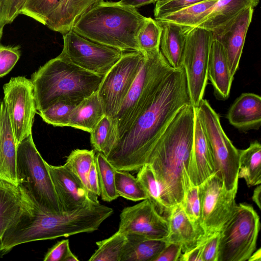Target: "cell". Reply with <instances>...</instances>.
Instances as JSON below:
<instances>
[{"label":"cell","instance_id":"cell-1","mask_svg":"<svg viewBox=\"0 0 261 261\" xmlns=\"http://www.w3.org/2000/svg\"><path fill=\"white\" fill-rule=\"evenodd\" d=\"M191 104L183 67L173 69L131 127L106 156L117 170L137 171L145 164L168 125L184 106Z\"/></svg>","mask_w":261,"mask_h":261},{"label":"cell","instance_id":"cell-2","mask_svg":"<svg viewBox=\"0 0 261 261\" xmlns=\"http://www.w3.org/2000/svg\"><path fill=\"white\" fill-rule=\"evenodd\" d=\"M195 108L191 104L176 114L153 149L147 162L152 168L171 207L181 202L192 184L188 168L192 150Z\"/></svg>","mask_w":261,"mask_h":261},{"label":"cell","instance_id":"cell-3","mask_svg":"<svg viewBox=\"0 0 261 261\" xmlns=\"http://www.w3.org/2000/svg\"><path fill=\"white\" fill-rule=\"evenodd\" d=\"M147 19L135 8L102 1L83 13L72 29L88 39L123 51L140 50L137 37Z\"/></svg>","mask_w":261,"mask_h":261},{"label":"cell","instance_id":"cell-4","mask_svg":"<svg viewBox=\"0 0 261 261\" xmlns=\"http://www.w3.org/2000/svg\"><path fill=\"white\" fill-rule=\"evenodd\" d=\"M103 76L87 71L59 55L32 75L37 111L61 100H82L98 91Z\"/></svg>","mask_w":261,"mask_h":261},{"label":"cell","instance_id":"cell-5","mask_svg":"<svg viewBox=\"0 0 261 261\" xmlns=\"http://www.w3.org/2000/svg\"><path fill=\"white\" fill-rule=\"evenodd\" d=\"M46 163L37 149L32 134L17 145L16 176L18 185L25 189L40 210L48 213H61L64 211Z\"/></svg>","mask_w":261,"mask_h":261},{"label":"cell","instance_id":"cell-6","mask_svg":"<svg viewBox=\"0 0 261 261\" xmlns=\"http://www.w3.org/2000/svg\"><path fill=\"white\" fill-rule=\"evenodd\" d=\"M144 53V62L115 118L117 140L129 129L153 97L164 79L175 69L169 65L160 49Z\"/></svg>","mask_w":261,"mask_h":261},{"label":"cell","instance_id":"cell-7","mask_svg":"<svg viewBox=\"0 0 261 261\" xmlns=\"http://www.w3.org/2000/svg\"><path fill=\"white\" fill-rule=\"evenodd\" d=\"M195 113L209 145L215 172L228 191L238 190L239 150L234 147L221 126L218 114L203 98Z\"/></svg>","mask_w":261,"mask_h":261},{"label":"cell","instance_id":"cell-8","mask_svg":"<svg viewBox=\"0 0 261 261\" xmlns=\"http://www.w3.org/2000/svg\"><path fill=\"white\" fill-rule=\"evenodd\" d=\"M259 217L249 204L240 203L220 230L217 261H246L256 250Z\"/></svg>","mask_w":261,"mask_h":261},{"label":"cell","instance_id":"cell-9","mask_svg":"<svg viewBox=\"0 0 261 261\" xmlns=\"http://www.w3.org/2000/svg\"><path fill=\"white\" fill-rule=\"evenodd\" d=\"M144 60L141 50L124 51L104 75L97 93L105 115L115 119Z\"/></svg>","mask_w":261,"mask_h":261},{"label":"cell","instance_id":"cell-10","mask_svg":"<svg viewBox=\"0 0 261 261\" xmlns=\"http://www.w3.org/2000/svg\"><path fill=\"white\" fill-rule=\"evenodd\" d=\"M213 33L195 27L187 33L182 58L191 104L197 107L207 83L209 54Z\"/></svg>","mask_w":261,"mask_h":261},{"label":"cell","instance_id":"cell-11","mask_svg":"<svg viewBox=\"0 0 261 261\" xmlns=\"http://www.w3.org/2000/svg\"><path fill=\"white\" fill-rule=\"evenodd\" d=\"M64 45L60 54L73 64L104 76L124 51L88 39L72 29L63 34Z\"/></svg>","mask_w":261,"mask_h":261},{"label":"cell","instance_id":"cell-12","mask_svg":"<svg viewBox=\"0 0 261 261\" xmlns=\"http://www.w3.org/2000/svg\"><path fill=\"white\" fill-rule=\"evenodd\" d=\"M198 186L204 234L219 231L236 208L238 190H226L222 178L216 173Z\"/></svg>","mask_w":261,"mask_h":261},{"label":"cell","instance_id":"cell-13","mask_svg":"<svg viewBox=\"0 0 261 261\" xmlns=\"http://www.w3.org/2000/svg\"><path fill=\"white\" fill-rule=\"evenodd\" d=\"M4 101L6 106L17 145L32 134L37 113L33 86L24 76L11 77L3 86Z\"/></svg>","mask_w":261,"mask_h":261},{"label":"cell","instance_id":"cell-14","mask_svg":"<svg viewBox=\"0 0 261 261\" xmlns=\"http://www.w3.org/2000/svg\"><path fill=\"white\" fill-rule=\"evenodd\" d=\"M118 231L135 233L150 239L164 240L169 233L166 218L148 199L124 208L120 215Z\"/></svg>","mask_w":261,"mask_h":261},{"label":"cell","instance_id":"cell-15","mask_svg":"<svg viewBox=\"0 0 261 261\" xmlns=\"http://www.w3.org/2000/svg\"><path fill=\"white\" fill-rule=\"evenodd\" d=\"M46 165L63 211L96 203L91 200L81 181L64 165L54 166L46 162Z\"/></svg>","mask_w":261,"mask_h":261},{"label":"cell","instance_id":"cell-16","mask_svg":"<svg viewBox=\"0 0 261 261\" xmlns=\"http://www.w3.org/2000/svg\"><path fill=\"white\" fill-rule=\"evenodd\" d=\"M253 11V7L247 8L220 32L213 34V36L220 42L224 48L232 77L239 68Z\"/></svg>","mask_w":261,"mask_h":261},{"label":"cell","instance_id":"cell-17","mask_svg":"<svg viewBox=\"0 0 261 261\" xmlns=\"http://www.w3.org/2000/svg\"><path fill=\"white\" fill-rule=\"evenodd\" d=\"M215 172L213 156L195 113L193 147L188 168V176L192 185L198 186Z\"/></svg>","mask_w":261,"mask_h":261},{"label":"cell","instance_id":"cell-18","mask_svg":"<svg viewBox=\"0 0 261 261\" xmlns=\"http://www.w3.org/2000/svg\"><path fill=\"white\" fill-rule=\"evenodd\" d=\"M17 144L6 106H0V181L18 187L16 176Z\"/></svg>","mask_w":261,"mask_h":261},{"label":"cell","instance_id":"cell-19","mask_svg":"<svg viewBox=\"0 0 261 261\" xmlns=\"http://www.w3.org/2000/svg\"><path fill=\"white\" fill-rule=\"evenodd\" d=\"M207 79L218 98L225 100L229 97L233 77L230 74L224 48L213 36L210 50Z\"/></svg>","mask_w":261,"mask_h":261},{"label":"cell","instance_id":"cell-20","mask_svg":"<svg viewBox=\"0 0 261 261\" xmlns=\"http://www.w3.org/2000/svg\"><path fill=\"white\" fill-rule=\"evenodd\" d=\"M226 117L232 126L243 130L257 129L261 122V97L252 93L242 94L230 107Z\"/></svg>","mask_w":261,"mask_h":261},{"label":"cell","instance_id":"cell-21","mask_svg":"<svg viewBox=\"0 0 261 261\" xmlns=\"http://www.w3.org/2000/svg\"><path fill=\"white\" fill-rule=\"evenodd\" d=\"M29 198L28 192L21 185L16 187L2 181L0 186V240L7 228L25 210Z\"/></svg>","mask_w":261,"mask_h":261},{"label":"cell","instance_id":"cell-22","mask_svg":"<svg viewBox=\"0 0 261 261\" xmlns=\"http://www.w3.org/2000/svg\"><path fill=\"white\" fill-rule=\"evenodd\" d=\"M167 220L169 233L164 240L180 245L182 253L195 247L203 238L197 232L180 203L172 207Z\"/></svg>","mask_w":261,"mask_h":261},{"label":"cell","instance_id":"cell-23","mask_svg":"<svg viewBox=\"0 0 261 261\" xmlns=\"http://www.w3.org/2000/svg\"><path fill=\"white\" fill-rule=\"evenodd\" d=\"M259 0H217L204 20L197 27L216 34L249 7L257 6Z\"/></svg>","mask_w":261,"mask_h":261},{"label":"cell","instance_id":"cell-24","mask_svg":"<svg viewBox=\"0 0 261 261\" xmlns=\"http://www.w3.org/2000/svg\"><path fill=\"white\" fill-rule=\"evenodd\" d=\"M158 22L162 28L160 51L171 67L180 68L182 67L186 35L193 28L170 22Z\"/></svg>","mask_w":261,"mask_h":261},{"label":"cell","instance_id":"cell-25","mask_svg":"<svg viewBox=\"0 0 261 261\" xmlns=\"http://www.w3.org/2000/svg\"><path fill=\"white\" fill-rule=\"evenodd\" d=\"M103 0H62L49 16L45 25L49 29L64 34L71 29L85 12Z\"/></svg>","mask_w":261,"mask_h":261},{"label":"cell","instance_id":"cell-26","mask_svg":"<svg viewBox=\"0 0 261 261\" xmlns=\"http://www.w3.org/2000/svg\"><path fill=\"white\" fill-rule=\"evenodd\" d=\"M105 115L97 91L83 99L71 112L67 126L91 133Z\"/></svg>","mask_w":261,"mask_h":261},{"label":"cell","instance_id":"cell-27","mask_svg":"<svg viewBox=\"0 0 261 261\" xmlns=\"http://www.w3.org/2000/svg\"><path fill=\"white\" fill-rule=\"evenodd\" d=\"M126 234L121 261H154L167 245L164 240L150 239L135 233Z\"/></svg>","mask_w":261,"mask_h":261},{"label":"cell","instance_id":"cell-28","mask_svg":"<svg viewBox=\"0 0 261 261\" xmlns=\"http://www.w3.org/2000/svg\"><path fill=\"white\" fill-rule=\"evenodd\" d=\"M238 178H244L248 187L261 184V145L257 141L239 150Z\"/></svg>","mask_w":261,"mask_h":261},{"label":"cell","instance_id":"cell-29","mask_svg":"<svg viewBox=\"0 0 261 261\" xmlns=\"http://www.w3.org/2000/svg\"><path fill=\"white\" fill-rule=\"evenodd\" d=\"M217 0H207L197 3L155 19L190 28L197 27L212 10Z\"/></svg>","mask_w":261,"mask_h":261},{"label":"cell","instance_id":"cell-30","mask_svg":"<svg viewBox=\"0 0 261 261\" xmlns=\"http://www.w3.org/2000/svg\"><path fill=\"white\" fill-rule=\"evenodd\" d=\"M137 179L144 190L147 199L158 212L167 219L172 207L165 202L161 187L149 164H145L138 171Z\"/></svg>","mask_w":261,"mask_h":261},{"label":"cell","instance_id":"cell-31","mask_svg":"<svg viewBox=\"0 0 261 261\" xmlns=\"http://www.w3.org/2000/svg\"><path fill=\"white\" fill-rule=\"evenodd\" d=\"M95 156L93 150L74 149L67 158L64 165L81 181L91 200L98 203V196L92 193L88 184V175Z\"/></svg>","mask_w":261,"mask_h":261},{"label":"cell","instance_id":"cell-32","mask_svg":"<svg viewBox=\"0 0 261 261\" xmlns=\"http://www.w3.org/2000/svg\"><path fill=\"white\" fill-rule=\"evenodd\" d=\"M118 139L117 126L115 119L104 117L90 133V142L95 150L105 156L109 153Z\"/></svg>","mask_w":261,"mask_h":261},{"label":"cell","instance_id":"cell-33","mask_svg":"<svg viewBox=\"0 0 261 261\" xmlns=\"http://www.w3.org/2000/svg\"><path fill=\"white\" fill-rule=\"evenodd\" d=\"M95 161L101 199L107 202L115 200L119 197L115 186L116 169L101 152L95 155Z\"/></svg>","mask_w":261,"mask_h":261},{"label":"cell","instance_id":"cell-34","mask_svg":"<svg viewBox=\"0 0 261 261\" xmlns=\"http://www.w3.org/2000/svg\"><path fill=\"white\" fill-rule=\"evenodd\" d=\"M126 242V234L117 231L109 238L96 243L97 249L89 260L121 261Z\"/></svg>","mask_w":261,"mask_h":261},{"label":"cell","instance_id":"cell-35","mask_svg":"<svg viewBox=\"0 0 261 261\" xmlns=\"http://www.w3.org/2000/svg\"><path fill=\"white\" fill-rule=\"evenodd\" d=\"M114 179L119 196L133 201L147 199L140 183L129 172L116 170Z\"/></svg>","mask_w":261,"mask_h":261},{"label":"cell","instance_id":"cell-36","mask_svg":"<svg viewBox=\"0 0 261 261\" xmlns=\"http://www.w3.org/2000/svg\"><path fill=\"white\" fill-rule=\"evenodd\" d=\"M81 101L72 99L59 101L36 113L48 124L54 126H67L71 112Z\"/></svg>","mask_w":261,"mask_h":261},{"label":"cell","instance_id":"cell-37","mask_svg":"<svg viewBox=\"0 0 261 261\" xmlns=\"http://www.w3.org/2000/svg\"><path fill=\"white\" fill-rule=\"evenodd\" d=\"M180 204L198 233L203 238L205 234L201 223V206L198 186L190 185L185 191Z\"/></svg>","mask_w":261,"mask_h":261},{"label":"cell","instance_id":"cell-38","mask_svg":"<svg viewBox=\"0 0 261 261\" xmlns=\"http://www.w3.org/2000/svg\"><path fill=\"white\" fill-rule=\"evenodd\" d=\"M162 28L159 22L150 17L139 31L137 41L140 50L148 52L160 49Z\"/></svg>","mask_w":261,"mask_h":261},{"label":"cell","instance_id":"cell-39","mask_svg":"<svg viewBox=\"0 0 261 261\" xmlns=\"http://www.w3.org/2000/svg\"><path fill=\"white\" fill-rule=\"evenodd\" d=\"M62 0H27L21 14L29 16L45 25L50 14L57 8Z\"/></svg>","mask_w":261,"mask_h":261},{"label":"cell","instance_id":"cell-40","mask_svg":"<svg viewBox=\"0 0 261 261\" xmlns=\"http://www.w3.org/2000/svg\"><path fill=\"white\" fill-rule=\"evenodd\" d=\"M27 0H0V21L1 25L12 22L20 14Z\"/></svg>","mask_w":261,"mask_h":261},{"label":"cell","instance_id":"cell-41","mask_svg":"<svg viewBox=\"0 0 261 261\" xmlns=\"http://www.w3.org/2000/svg\"><path fill=\"white\" fill-rule=\"evenodd\" d=\"M20 56L19 46L0 44V77L6 75L14 67Z\"/></svg>","mask_w":261,"mask_h":261},{"label":"cell","instance_id":"cell-42","mask_svg":"<svg viewBox=\"0 0 261 261\" xmlns=\"http://www.w3.org/2000/svg\"><path fill=\"white\" fill-rule=\"evenodd\" d=\"M220 231L205 235L201 239L202 261H217Z\"/></svg>","mask_w":261,"mask_h":261},{"label":"cell","instance_id":"cell-43","mask_svg":"<svg viewBox=\"0 0 261 261\" xmlns=\"http://www.w3.org/2000/svg\"><path fill=\"white\" fill-rule=\"evenodd\" d=\"M205 1L207 0H171L155 7L154 15L155 19H160L182 8Z\"/></svg>","mask_w":261,"mask_h":261},{"label":"cell","instance_id":"cell-44","mask_svg":"<svg viewBox=\"0 0 261 261\" xmlns=\"http://www.w3.org/2000/svg\"><path fill=\"white\" fill-rule=\"evenodd\" d=\"M70 250L69 240H62L57 242L48 250L43 260L44 261H64Z\"/></svg>","mask_w":261,"mask_h":261},{"label":"cell","instance_id":"cell-45","mask_svg":"<svg viewBox=\"0 0 261 261\" xmlns=\"http://www.w3.org/2000/svg\"><path fill=\"white\" fill-rule=\"evenodd\" d=\"M181 253L180 245L168 243L154 261H178Z\"/></svg>","mask_w":261,"mask_h":261},{"label":"cell","instance_id":"cell-46","mask_svg":"<svg viewBox=\"0 0 261 261\" xmlns=\"http://www.w3.org/2000/svg\"><path fill=\"white\" fill-rule=\"evenodd\" d=\"M202 244L201 240L192 249L181 253L179 260L180 261H202L201 257Z\"/></svg>","mask_w":261,"mask_h":261},{"label":"cell","instance_id":"cell-47","mask_svg":"<svg viewBox=\"0 0 261 261\" xmlns=\"http://www.w3.org/2000/svg\"><path fill=\"white\" fill-rule=\"evenodd\" d=\"M88 184L92 193L96 196H100L97 171L95 161H93L88 175Z\"/></svg>","mask_w":261,"mask_h":261},{"label":"cell","instance_id":"cell-48","mask_svg":"<svg viewBox=\"0 0 261 261\" xmlns=\"http://www.w3.org/2000/svg\"><path fill=\"white\" fill-rule=\"evenodd\" d=\"M157 0H120L118 3L123 6L137 8L141 6L156 3Z\"/></svg>","mask_w":261,"mask_h":261},{"label":"cell","instance_id":"cell-49","mask_svg":"<svg viewBox=\"0 0 261 261\" xmlns=\"http://www.w3.org/2000/svg\"><path fill=\"white\" fill-rule=\"evenodd\" d=\"M260 193H261V186L260 184L257 185V187L254 190L252 199V200L258 206V208L260 209Z\"/></svg>","mask_w":261,"mask_h":261},{"label":"cell","instance_id":"cell-50","mask_svg":"<svg viewBox=\"0 0 261 261\" xmlns=\"http://www.w3.org/2000/svg\"><path fill=\"white\" fill-rule=\"evenodd\" d=\"M248 261H260L261 260V249L259 248L257 250H255L251 255Z\"/></svg>","mask_w":261,"mask_h":261},{"label":"cell","instance_id":"cell-51","mask_svg":"<svg viewBox=\"0 0 261 261\" xmlns=\"http://www.w3.org/2000/svg\"><path fill=\"white\" fill-rule=\"evenodd\" d=\"M64 261H79L77 257L71 252V250L68 252Z\"/></svg>","mask_w":261,"mask_h":261},{"label":"cell","instance_id":"cell-52","mask_svg":"<svg viewBox=\"0 0 261 261\" xmlns=\"http://www.w3.org/2000/svg\"><path fill=\"white\" fill-rule=\"evenodd\" d=\"M171 0H157L156 2L155 3V7H159Z\"/></svg>","mask_w":261,"mask_h":261},{"label":"cell","instance_id":"cell-53","mask_svg":"<svg viewBox=\"0 0 261 261\" xmlns=\"http://www.w3.org/2000/svg\"><path fill=\"white\" fill-rule=\"evenodd\" d=\"M3 29L4 27H3L1 25V21H0V42L2 37L3 35Z\"/></svg>","mask_w":261,"mask_h":261},{"label":"cell","instance_id":"cell-54","mask_svg":"<svg viewBox=\"0 0 261 261\" xmlns=\"http://www.w3.org/2000/svg\"><path fill=\"white\" fill-rule=\"evenodd\" d=\"M2 181H0V186L1 185Z\"/></svg>","mask_w":261,"mask_h":261},{"label":"cell","instance_id":"cell-55","mask_svg":"<svg viewBox=\"0 0 261 261\" xmlns=\"http://www.w3.org/2000/svg\"><path fill=\"white\" fill-rule=\"evenodd\" d=\"M1 99H0V106H1Z\"/></svg>","mask_w":261,"mask_h":261}]
</instances>
